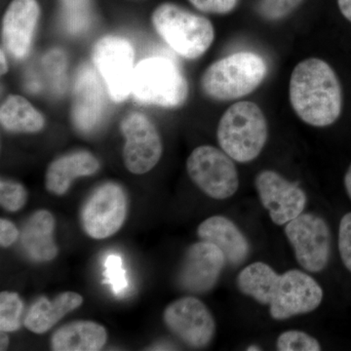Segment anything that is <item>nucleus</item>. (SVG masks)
<instances>
[{"mask_svg": "<svg viewBox=\"0 0 351 351\" xmlns=\"http://www.w3.org/2000/svg\"><path fill=\"white\" fill-rule=\"evenodd\" d=\"M290 101L298 117L309 125L336 122L343 108V92L334 69L317 58L301 62L291 76Z\"/></svg>", "mask_w": 351, "mask_h": 351, "instance_id": "nucleus-1", "label": "nucleus"}, {"mask_svg": "<svg viewBox=\"0 0 351 351\" xmlns=\"http://www.w3.org/2000/svg\"><path fill=\"white\" fill-rule=\"evenodd\" d=\"M267 73L263 59L252 52H239L215 62L201 77L202 91L216 101H232L252 93Z\"/></svg>", "mask_w": 351, "mask_h": 351, "instance_id": "nucleus-2", "label": "nucleus"}, {"mask_svg": "<svg viewBox=\"0 0 351 351\" xmlns=\"http://www.w3.org/2000/svg\"><path fill=\"white\" fill-rule=\"evenodd\" d=\"M157 34L180 56L197 59L213 43V25L204 16L197 15L174 3H163L152 15Z\"/></svg>", "mask_w": 351, "mask_h": 351, "instance_id": "nucleus-3", "label": "nucleus"}, {"mask_svg": "<svg viewBox=\"0 0 351 351\" xmlns=\"http://www.w3.org/2000/svg\"><path fill=\"white\" fill-rule=\"evenodd\" d=\"M267 123L258 106L239 101L226 110L219 122L217 137L221 149L233 160L250 162L267 143Z\"/></svg>", "mask_w": 351, "mask_h": 351, "instance_id": "nucleus-4", "label": "nucleus"}, {"mask_svg": "<svg viewBox=\"0 0 351 351\" xmlns=\"http://www.w3.org/2000/svg\"><path fill=\"white\" fill-rule=\"evenodd\" d=\"M132 95L143 105L179 108L188 99L189 84L186 76L172 60L147 58L136 64Z\"/></svg>", "mask_w": 351, "mask_h": 351, "instance_id": "nucleus-5", "label": "nucleus"}, {"mask_svg": "<svg viewBox=\"0 0 351 351\" xmlns=\"http://www.w3.org/2000/svg\"><path fill=\"white\" fill-rule=\"evenodd\" d=\"M92 62L115 103L125 101L132 94L135 73V50L127 39L117 36H104L92 49Z\"/></svg>", "mask_w": 351, "mask_h": 351, "instance_id": "nucleus-6", "label": "nucleus"}, {"mask_svg": "<svg viewBox=\"0 0 351 351\" xmlns=\"http://www.w3.org/2000/svg\"><path fill=\"white\" fill-rule=\"evenodd\" d=\"M186 170L191 181L214 199H228L239 189V173L232 157L212 145L196 147L186 160Z\"/></svg>", "mask_w": 351, "mask_h": 351, "instance_id": "nucleus-7", "label": "nucleus"}, {"mask_svg": "<svg viewBox=\"0 0 351 351\" xmlns=\"http://www.w3.org/2000/svg\"><path fill=\"white\" fill-rule=\"evenodd\" d=\"M285 233L302 269L319 272L327 267L331 254V232L325 219L317 215L301 214L289 221Z\"/></svg>", "mask_w": 351, "mask_h": 351, "instance_id": "nucleus-8", "label": "nucleus"}, {"mask_svg": "<svg viewBox=\"0 0 351 351\" xmlns=\"http://www.w3.org/2000/svg\"><path fill=\"white\" fill-rule=\"evenodd\" d=\"M127 216V197L123 189L115 182L98 186L89 196L82 211L84 232L94 239H105L115 234Z\"/></svg>", "mask_w": 351, "mask_h": 351, "instance_id": "nucleus-9", "label": "nucleus"}, {"mask_svg": "<svg viewBox=\"0 0 351 351\" xmlns=\"http://www.w3.org/2000/svg\"><path fill=\"white\" fill-rule=\"evenodd\" d=\"M125 138L122 151L127 170L143 175L156 167L162 156V142L156 125L147 115L132 112L120 124Z\"/></svg>", "mask_w": 351, "mask_h": 351, "instance_id": "nucleus-10", "label": "nucleus"}, {"mask_svg": "<svg viewBox=\"0 0 351 351\" xmlns=\"http://www.w3.org/2000/svg\"><path fill=\"white\" fill-rule=\"evenodd\" d=\"M171 332L193 348H204L211 343L216 323L208 307L195 297H184L171 302L163 314Z\"/></svg>", "mask_w": 351, "mask_h": 351, "instance_id": "nucleus-11", "label": "nucleus"}, {"mask_svg": "<svg viewBox=\"0 0 351 351\" xmlns=\"http://www.w3.org/2000/svg\"><path fill=\"white\" fill-rule=\"evenodd\" d=\"M323 290L313 277L301 270L291 269L281 274L270 302L272 318L284 320L311 313L320 306Z\"/></svg>", "mask_w": 351, "mask_h": 351, "instance_id": "nucleus-12", "label": "nucleus"}, {"mask_svg": "<svg viewBox=\"0 0 351 351\" xmlns=\"http://www.w3.org/2000/svg\"><path fill=\"white\" fill-rule=\"evenodd\" d=\"M255 186L263 206L276 225H286L302 214L306 208V193L274 171L258 173Z\"/></svg>", "mask_w": 351, "mask_h": 351, "instance_id": "nucleus-13", "label": "nucleus"}, {"mask_svg": "<svg viewBox=\"0 0 351 351\" xmlns=\"http://www.w3.org/2000/svg\"><path fill=\"white\" fill-rule=\"evenodd\" d=\"M226 258L216 245L203 241L191 245L184 255L178 282L184 290L202 294L216 285Z\"/></svg>", "mask_w": 351, "mask_h": 351, "instance_id": "nucleus-14", "label": "nucleus"}, {"mask_svg": "<svg viewBox=\"0 0 351 351\" xmlns=\"http://www.w3.org/2000/svg\"><path fill=\"white\" fill-rule=\"evenodd\" d=\"M105 110L106 88L101 84L98 71L89 66H82L73 85V125L82 133H90L99 125Z\"/></svg>", "mask_w": 351, "mask_h": 351, "instance_id": "nucleus-15", "label": "nucleus"}, {"mask_svg": "<svg viewBox=\"0 0 351 351\" xmlns=\"http://www.w3.org/2000/svg\"><path fill=\"white\" fill-rule=\"evenodd\" d=\"M40 6L36 0H12L7 7L1 23L4 48L15 60H23L31 50Z\"/></svg>", "mask_w": 351, "mask_h": 351, "instance_id": "nucleus-16", "label": "nucleus"}, {"mask_svg": "<svg viewBox=\"0 0 351 351\" xmlns=\"http://www.w3.org/2000/svg\"><path fill=\"white\" fill-rule=\"evenodd\" d=\"M99 169L100 162L91 152L78 151L64 154L48 166L45 188L53 195H66L75 179L94 175Z\"/></svg>", "mask_w": 351, "mask_h": 351, "instance_id": "nucleus-17", "label": "nucleus"}, {"mask_svg": "<svg viewBox=\"0 0 351 351\" xmlns=\"http://www.w3.org/2000/svg\"><path fill=\"white\" fill-rule=\"evenodd\" d=\"M203 241L216 245L221 249L226 262L239 265L248 257L250 246L241 230L230 219L213 216L205 219L197 228Z\"/></svg>", "mask_w": 351, "mask_h": 351, "instance_id": "nucleus-18", "label": "nucleus"}, {"mask_svg": "<svg viewBox=\"0 0 351 351\" xmlns=\"http://www.w3.org/2000/svg\"><path fill=\"white\" fill-rule=\"evenodd\" d=\"M56 221L47 210H38L27 219L20 234L27 255L36 262H50L58 255L54 241Z\"/></svg>", "mask_w": 351, "mask_h": 351, "instance_id": "nucleus-19", "label": "nucleus"}, {"mask_svg": "<svg viewBox=\"0 0 351 351\" xmlns=\"http://www.w3.org/2000/svg\"><path fill=\"white\" fill-rule=\"evenodd\" d=\"M108 332L99 323L78 320L57 330L51 338L54 351H98L106 346Z\"/></svg>", "mask_w": 351, "mask_h": 351, "instance_id": "nucleus-20", "label": "nucleus"}, {"mask_svg": "<svg viewBox=\"0 0 351 351\" xmlns=\"http://www.w3.org/2000/svg\"><path fill=\"white\" fill-rule=\"evenodd\" d=\"M82 304V295L75 292H64L53 300L40 298L27 311L25 326L34 334H44Z\"/></svg>", "mask_w": 351, "mask_h": 351, "instance_id": "nucleus-21", "label": "nucleus"}, {"mask_svg": "<svg viewBox=\"0 0 351 351\" xmlns=\"http://www.w3.org/2000/svg\"><path fill=\"white\" fill-rule=\"evenodd\" d=\"M0 123L12 133H38L45 127V117L20 95L7 97L0 108Z\"/></svg>", "mask_w": 351, "mask_h": 351, "instance_id": "nucleus-22", "label": "nucleus"}, {"mask_svg": "<svg viewBox=\"0 0 351 351\" xmlns=\"http://www.w3.org/2000/svg\"><path fill=\"white\" fill-rule=\"evenodd\" d=\"M280 276L263 262L251 263L240 272L237 286L244 295H250L262 304H270Z\"/></svg>", "mask_w": 351, "mask_h": 351, "instance_id": "nucleus-23", "label": "nucleus"}, {"mask_svg": "<svg viewBox=\"0 0 351 351\" xmlns=\"http://www.w3.org/2000/svg\"><path fill=\"white\" fill-rule=\"evenodd\" d=\"M64 22L69 32L84 31L91 18V0H60Z\"/></svg>", "mask_w": 351, "mask_h": 351, "instance_id": "nucleus-24", "label": "nucleus"}, {"mask_svg": "<svg viewBox=\"0 0 351 351\" xmlns=\"http://www.w3.org/2000/svg\"><path fill=\"white\" fill-rule=\"evenodd\" d=\"M24 302L15 292H1L0 294V331L16 332L21 327V315Z\"/></svg>", "mask_w": 351, "mask_h": 351, "instance_id": "nucleus-25", "label": "nucleus"}, {"mask_svg": "<svg viewBox=\"0 0 351 351\" xmlns=\"http://www.w3.org/2000/svg\"><path fill=\"white\" fill-rule=\"evenodd\" d=\"M27 191L20 182L1 179L0 182V204L8 212H18L25 206Z\"/></svg>", "mask_w": 351, "mask_h": 351, "instance_id": "nucleus-26", "label": "nucleus"}, {"mask_svg": "<svg viewBox=\"0 0 351 351\" xmlns=\"http://www.w3.org/2000/svg\"><path fill=\"white\" fill-rule=\"evenodd\" d=\"M279 351H319L320 343L311 335L302 331H286L277 339Z\"/></svg>", "mask_w": 351, "mask_h": 351, "instance_id": "nucleus-27", "label": "nucleus"}, {"mask_svg": "<svg viewBox=\"0 0 351 351\" xmlns=\"http://www.w3.org/2000/svg\"><path fill=\"white\" fill-rule=\"evenodd\" d=\"M105 267V282L112 287L115 295L125 294L129 284L121 257L115 254H110L106 258Z\"/></svg>", "mask_w": 351, "mask_h": 351, "instance_id": "nucleus-28", "label": "nucleus"}, {"mask_svg": "<svg viewBox=\"0 0 351 351\" xmlns=\"http://www.w3.org/2000/svg\"><path fill=\"white\" fill-rule=\"evenodd\" d=\"M302 0H261L258 11L269 20H278L292 12Z\"/></svg>", "mask_w": 351, "mask_h": 351, "instance_id": "nucleus-29", "label": "nucleus"}, {"mask_svg": "<svg viewBox=\"0 0 351 351\" xmlns=\"http://www.w3.org/2000/svg\"><path fill=\"white\" fill-rule=\"evenodd\" d=\"M339 250L343 265L351 272V213L345 215L339 223Z\"/></svg>", "mask_w": 351, "mask_h": 351, "instance_id": "nucleus-30", "label": "nucleus"}, {"mask_svg": "<svg viewBox=\"0 0 351 351\" xmlns=\"http://www.w3.org/2000/svg\"><path fill=\"white\" fill-rule=\"evenodd\" d=\"M198 10L205 13L226 14L233 10L237 0H189Z\"/></svg>", "mask_w": 351, "mask_h": 351, "instance_id": "nucleus-31", "label": "nucleus"}, {"mask_svg": "<svg viewBox=\"0 0 351 351\" xmlns=\"http://www.w3.org/2000/svg\"><path fill=\"white\" fill-rule=\"evenodd\" d=\"M20 232L17 226L9 219H0V245L3 248L10 247L19 239Z\"/></svg>", "mask_w": 351, "mask_h": 351, "instance_id": "nucleus-32", "label": "nucleus"}, {"mask_svg": "<svg viewBox=\"0 0 351 351\" xmlns=\"http://www.w3.org/2000/svg\"><path fill=\"white\" fill-rule=\"evenodd\" d=\"M339 10L351 22V0H338Z\"/></svg>", "mask_w": 351, "mask_h": 351, "instance_id": "nucleus-33", "label": "nucleus"}, {"mask_svg": "<svg viewBox=\"0 0 351 351\" xmlns=\"http://www.w3.org/2000/svg\"><path fill=\"white\" fill-rule=\"evenodd\" d=\"M345 186L346 189V193L351 199V164L350 168H348V172H346L345 177Z\"/></svg>", "mask_w": 351, "mask_h": 351, "instance_id": "nucleus-34", "label": "nucleus"}, {"mask_svg": "<svg viewBox=\"0 0 351 351\" xmlns=\"http://www.w3.org/2000/svg\"><path fill=\"white\" fill-rule=\"evenodd\" d=\"M0 53H1V57H0V60H1V75H4L8 73V63H7L5 53H4L3 48L0 51Z\"/></svg>", "mask_w": 351, "mask_h": 351, "instance_id": "nucleus-35", "label": "nucleus"}, {"mask_svg": "<svg viewBox=\"0 0 351 351\" xmlns=\"http://www.w3.org/2000/svg\"><path fill=\"white\" fill-rule=\"evenodd\" d=\"M9 346V337L7 336L6 332L1 331L0 336V350H6Z\"/></svg>", "mask_w": 351, "mask_h": 351, "instance_id": "nucleus-36", "label": "nucleus"}, {"mask_svg": "<svg viewBox=\"0 0 351 351\" xmlns=\"http://www.w3.org/2000/svg\"><path fill=\"white\" fill-rule=\"evenodd\" d=\"M247 350H248V351H258V350H261V348H258V346H249L248 348H247Z\"/></svg>", "mask_w": 351, "mask_h": 351, "instance_id": "nucleus-37", "label": "nucleus"}]
</instances>
